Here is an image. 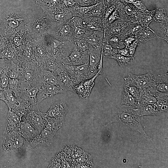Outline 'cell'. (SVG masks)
Instances as JSON below:
<instances>
[{"instance_id": "obj_1", "label": "cell", "mask_w": 168, "mask_h": 168, "mask_svg": "<svg viewBox=\"0 0 168 168\" xmlns=\"http://www.w3.org/2000/svg\"><path fill=\"white\" fill-rule=\"evenodd\" d=\"M140 108L121 105L111 120L105 126H107L114 122L120 123L128 127L133 130L140 133L146 140H152V138L147 135L142 128L140 119Z\"/></svg>"}, {"instance_id": "obj_2", "label": "cell", "mask_w": 168, "mask_h": 168, "mask_svg": "<svg viewBox=\"0 0 168 168\" xmlns=\"http://www.w3.org/2000/svg\"><path fill=\"white\" fill-rule=\"evenodd\" d=\"M12 11L5 12L0 16V30L5 37L29 29L30 21Z\"/></svg>"}, {"instance_id": "obj_3", "label": "cell", "mask_w": 168, "mask_h": 168, "mask_svg": "<svg viewBox=\"0 0 168 168\" xmlns=\"http://www.w3.org/2000/svg\"><path fill=\"white\" fill-rule=\"evenodd\" d=\"M44 40L51 55L62 63L74 46L71 40H59L48 34L44 35Z\"/></svg>"}, {"instance_id": "obj_4", "label": "cell", "mask_w": 168, "mask_h": 168, "mask_svg": "<svg viewBox=\"0 0 168 168\" xmlns=\"http://www.w3.org/2000/svg\"><path fill=\"white\" fill-rule=\"evenodd\" d=\"M52 28L51 22L43 13L30 20L29 29L32 37L36 40L44 38Z\"/></svg>"}, {"instance_id": "obj_5", "label": "cell", "mask_w": 168, "mask_h": 168, "mask_svg": "<svg viewBox=\"0 0 168 168\" xmlns=\"http://www.w3.org/2000/svg\"><path fill=\"white\" fill-rule=\"evenodd\" d=\"M115 5L120 19L128 22H138L142 12L134 6L119 1Z\"/></svg>"}, {"instance_id": "obj_6", "label": "cell", "mask_w": 168, "mask_h": 168, "mask_svg": "<svg viewBox=\"0 0 168 168\" xmlns=\"http://www.w3.org/2000/svg\"><path fill=\"white\" fill-rule=\"evenodd\" d=\"M124 80V85L135 86L142 90L154 85V76L150 73L138 75L130 73Z\"/></svg>"}, {"instance_id": "obj_7", "label": "cell", "mask_w": 168, "mask_h": 168, "mask_svg": "<svg viewBox=\"0 0 168 168\" xmlns=\"http://www.w3.org/2000/svg\"><path fill=\"white\" fill-rule=\"evenodd\" d=\"M27 121L40 133L44 128L46 114L41 112L38 108V104L34 105L28 110L24 116Z\"/></svg>"}, {"instance_id": "obj_8", "label": "cell", "mask_w": 168, "mask_h": 168, "mask_svg": "<svg viewBox=\"0 0 168 168\" xmlns=\"http://www.w3.org/2000/svg\"><path fill=\"white\" fill-rule=\"evenodd\" d=\"M26 143H29L18 132H14L4 136L2 147L6 152H12L19 151L24 148Z\"/></svg>"}, {"instance_id": "obj_9", "label": "cell", "mask_w": 168, "mask_h": 168, "mask_svg": "<svg viewBox=\"0 0 168 168\" xmlns=\"http://www.w3.org/2000/svg\"><path fill=\"white\" fill-rule=\"evenodd\" d=\"M44 14L51 22L53 26L52 29L60 25L67 22L74 17L69 8L61 7L49 13Z\"/></svg>"}, {"instance_id": "obj_10", "label": "cell", "mask_w": 168, "mask_h": 168, "mask_svg": "<svg viewBox=\"0 0 168 168\" xmlns=\"http://www.w3.org/2000/svg\"><path fill=\"white\" fill-rule=\"evenodd\" d=\"M20 93L18 97L30 102L33 105H36V96L41 86L20 81Z\"/></svg>"}, {"instance_id": "obj_11", "label": "cell", "mask_w": 168, "mask_h": 168, "mask_svg": "<svg viewBox=\"0 0 168 168\" xmlns=\"http://www.w3.org/2000/svg\"><path fill=\"white\" fill-rule=\"evenodd\" d=\"M89 57L88 50H80L75 47L69 54L65 58L63 63L68 65L77 66L89 64Z\"/></svg>"}, {"instance_id": "obj_12", "label": "cell", "mask_w": 168, "mask_h": 168, "mask_svg": "<svg viewBox=\"0 0 168 168\" xmlns=\"http://www.w3.org/2000/svg\"><path fill=\"white\" fill-rule=\"evenodd\" d=\"M54 73L58 79L59 87L65 92L68 91L74 92V87L78 83L68 72L64 64Z\"/></svg>"}, {"instance_id": "obj_13", "label": "cell", "mask_w": 168, "mask_h": 168, "mask_svg": "<svg viewBox=\"0 0 168 168\" xmlns=\"http://www.w3.org/2000/svg\"><path fill=\"white\" fill-rule=\"evenodd\" d=\"M57 132L44 128L29 144L32 148L50 146L52 144L54 137Z\"/></svg>"}, {"instance_id": "obj_14", "label": "cell", "mask_w": 168, "mask_h": 168, "mask_svg": "<svg viewBox=\"0 0 168 168\" xmlns=\"http://www.w3.org/2000/svg\"><path fill=\"white\" fill-rule=\"evenodd\" d=\"M65 92V91L59 86L52 84H42L40 87L36 96V104H38L45 99L52 97L57 94Z\"/></svg>"}, {"instance_id": "obj_15", "label": "cell", "mask_w": 168, "mask_h": 168, "mask_svg": "<svg viewBox=\"0 0 168 168\" xmlns=\"http://www.w3.org/2000/svg\"><path fill=\"white\" fill-rule=\"evenodd\" d=\"M69 21L57 26L47 34L59 40L71 41L73 38V29Z\"/></svg>"}, {"instance_id": "obj_16", "label": "cell", "mask_w": 168, "mask_h": 168, "mask_svg": "<svg viewBox=\"0 0 168 168\" xmlns=\"http://www.w3.org/2000/svg\"><path fill=\"white\" fill-rule=\"evenodd\" d=\"M102 72V71H100L92 78L77 84L74 88V92L77 93L81 98L87 99L94 85L95 79Z\"/></svg>"}, {"instance_id": "obj_17", "label": "cell", "mask_w": 168, "mask_h": 168, "mask_svg": "<svg viewBox=\"0 0 168 168\" xmlns=\"http://www.w3.org/2000/svg\"><path fill=\"white\" fill-rule=\"evenodd\" d=\"M44 38L34 40L32 43L35 57L39 65L49 58L53 57L44 42Z\"/></svg>"}, {"instance_id": "obj_18", "label": "cell", "mask_w": 168, "mask_h": 168, "mask_svg": "<svg viewBox=\"0 0 168 168\" xmlns=\"http://www.w3.org/2000/svg\"><path fill=\"white\" fill-rule=\"evenodd\" d=\"M64 65L68 72L78 83L89 79L88 64L77 66Z\"/></svg>"}, {"instance_id": "obj_19", "label": "cell", "mask_w": 168, "mask_h": 168, "mask_svg": "<svg viewBox=\"0 0 168 168\" xmlns=\"http://www.w3.org/2000/svg\"><path fill=\"white\" fill-rule=\"evenodd\" d=\"M18 133L29 143L40 133L27 121L24 116L21 118Z\"/></svg>"}, {"instance_id": "obj_20", "label": "cell", "mask_w": 168, "mask_h": 168, "mask_svg": "<svg viewBox=\"0 0 168 168\" xmlns=\"http://www.w3.org/2000/svg\"><path fill=\"white\" fill-rule=\"evenodd\" d=\"M68 111V106L64 101H56L52 102L46 115L53 118L64 119Z\"/></svg>"}, {"instance_id": "obj_21", "label": "cell", "mask_w": 168, "mask_h": 168, "mask_svg": "<svg viewBox=\"0 0 168 168\" xmlns=\"http://www.w3.org/2000/svg\"><path fill=\"white\" fill-rule=\"evenodd\" d=\"M21 119V118L17 114L9 110L3 133L4 136L13 133L18 132Z\"/></svg>"}, {"instance_id": "obj_22", "label": "cell", "mask_w": 168, "mask_h": 168, "mask_svg": "<svg viewBox=\"0 0 168 168\" xmlns=\"http://www.w3.org/2000/svg\"><path fill=\"white\" fill-rule=\"evenodd\" d=\"M11 63V61L9 60L0 58V89L3 90L8 88Z\"/></svg>"}, {"instance_id": "obj_23", "label": "cell", "mask_w": 168, "mask_h": 168, "mask_svg": "<svg viewBox=\"0 0 168 168\" xmlns=\"http://www.w3.org/2000/svg\"><path fill=\"white\" fill-rule=\"evenodd\" d=\"M84 27L88 30L93 31L98 30L104 31L101 18L95 16H90L83 18Z\"/></svg>"}, {"instance_id": "obj_24", "label": "cell", "mask_w": 168, "mask_h": 168, "mask_svg": "<svg viewBox=\"0 0 168 168\" xmlns=\"http://www.w3.org/2000/svg\"><path fill=\"white\" fill-rule=\"evenodd\" d=\"M41 84H50L58 86V82L56 74L53 72L41 68L39 76Z\"/></svg>"}, {"instance_id": "obj_25", "label": "cell", "mask_w": 168, "mask_h": 168, "mask_svg": "<svg viewBox=\"0 0 168 168\" xmlns=\"http://www.w3.org/2000/svg\"><path fill=\"white\" fill-rule=\"evenodd\" d=\"M61 0H36V3L47 14L57 9L60 6Z\"/></svg>"}, {"instance_id": "obj_26", "label": "cell", "mask_w": 168, "mask_h": 168, "mask_svg": "<svg viewBox=\"0 0 168 168\" xmlns=\"http://www.w3.org/2000/svg\"><path fill=\"white\" fill-rule=\"evenodd\" d=\"M128 21L121 19L116 20L104 30L105 33L118 35L121 37Z\"/></svg>"}, {"instance_id": "obj_27", "label": "cell", "mask_w": 168, "mask_h": 168, "mask_svg": "<svg viewBox=\"0 0 168 168\" xmlns=\"http://www.w3.org/2000/svg\"><path fill=\"white\" fill-rule=\"evenodd\" d=\"M88 47L103 46L104 39V31L95 30L85 38Z\"/></svg>"}, {"instance_id": "obj_28", "label": "cell", "mask_w": 168, "mask_h": 168, "mask_svg": "<svg viewBox=\"0 0 168 168\" xmlns=\"http://www.w3.org/2000/svg\"><path fill=\"white\" fill-rule=\"evenodd\" d=\"M136 37L140 45L152 39H161L160 36L149 27H143Z\"/></svg>"}, {"instance_id": "obj_29", "label": "cell", "mask_w": 168, "mask_h": 168, "mask_svg": "<svg viewBox=\"0 0 168 168\" xmlns=\"http://www.w3.org/2000/svg\"><path fill=\"white\" fill-rule=\"evenodd\" d=\"M154 86L156 92L168 93V73L154 76Z\"/></svg>"}, {"instance_id": "obj_30", "label": "cell", "mask_w": 168, "mask_h": 168, "mask_svg": "<svg viewBox=\"0 0 168 168\" xmlns=\"http://www.w3.org/2000/svg\"><path fill=\"white\" fill-rule=\"evenodd\" d=\"M143 28V27L138 22H128L121 37L123 39L124 37L126 36L136 37Z\"/></svg>"}, {"instance_id": "obj_31", "label": "cell", "mask_w": 168, "mask_h": 168, "mask_svg": "<svg viewBox=\"0 0 168 168\" xmlns=\"http://www.w3.org/2000/svg\"><path fill=\"white\" fill-rule=\"evenodd\" d=\"M121 105L133 108L140 109L139 99L134 97L124 89L122 93V100Z\"/></svg>"}, {"instance_id": "obj_32", "label": "cell", "mask_w": 168, "mask_h": 168, "mask_svg": "<svg viewBox=\"0 0 168 168\" xmlns=\"http://www.w3.org/2000/svg\"><path fill=\"white\" fill-rule=\"evenodd\" d=\"M64 121V119L51 117L46 114L44 128L50 130L58 131L63 126Z\"/></svg>"}, {"instance_id": "obj_33", "label": "cell", "mask_w": 168, "mask_h": 168, "mask_svg": "<svg viewBox=\"0 0 168 168\" xmlns=\"http://www.w3.org/2000/svg\"><path fill=\"white\" fill-rule=\"evenodd\" d=\"M104 43L108 44L117 49H119L123 44V39L120 36L104 32Z\"/></svg>"}, {"instance_id": "obj_34", "label": "cell", "mask_w": 168, "mask_h": 168, "mask_svg": "<svg viewBox=\"0 0 168 168\" xmlns=\"http://www.w3.org/2000/svg\"><path fill=\"white\" fill-rule=\"evenodd\" d=\"M151 11L153 21L160 23L168 22L167 13L164 8H158Z\"/></svg>"}, {"instance_id": "obj_35", "label": "cell", "mask_w": 168, "mask_h": 168, "mask_svg": "<svg viewBox=\"0 0 168 168\" xmlns=\"http://www.w3.org/2000/svg\"><path fill=\"white\" fill-rule=\"evenodd\" d=\"M106 7L102 0L95 4L91 10L86 14V17L90 16H95L101 18Z\"/></svg>"}, {"instance_id": "obj_36", "label": "cell", "mask_w": 168, "mask_h": 168, "mask_svg": "<svg viewBox=\"0 0 168 168\" xmlns=\"http://www.w3.org/2000/svg\"><path fill=\"white\" fill-rule=\"evenodd\" d=\"M141 113L140 116L148 115H156L160 113L155 105L144 104L140 105Z\"/></svg>"}, {"instance_id": "obj_37", "label": "cell", "mask_w": 168, "mask_h": 168, "mask_svg": "<svg viewBox=\"0 0 168 168\" xmlns=\"http://www.w3.org/2000/svg\"><path fill=\"white\" fill-rule=\"evenodd\" d=\"M156 101L157 99L154 96L142 90L139 99V106L144 104L155 105Z\"/></svg>"}, {"instance_id": "obj_38", "label": "cell", "mask_w": 168, "mask_h": 168, "mask_svg": "<svg viewBox=\"0 0 168 168\" xmlns=\"http://www.w3.org/2000/svg\"><path fill=\"white\" fill-rule=\"evenodd\" d=\"M153 21L152 18V11L148 10L142 12L140 15L138 21L143 27H149V25Z\"/></svg>"}, {"instance_id": "obj_39", "label": "cell", "mask_w": 168, "mask_h": 168, "mask_svg": "<svg viewBox=\"0 0 168 168\" xmlns=\"http://www.w3.org/2000/svg\"><path fill=\"white\" fill-rule=\"evenodd\" d=\"M115 60L120 66H124L132 63L134 60V55L124 56L118 53L113 58Z\"/></svg>"}, {"instance_id": "obj_40", "label": "cell", "mask_w": 168, "mask_h": 168, "mask_svg": "<svg viewBox=\"0 0 168 168\" xmlns=\"http://www.w3.org/2000/svg\"><path fill=\"white\" fill-rule=\"evenodd\" d=\"M118 50L108 44L103 43L102 47L103 56L105 58H113L118 53Z\"/></svg>"}, {"instance_id": "obj_41", "label": "cell", "mask_w": 168, "mask_h": 168, "mask_svg": "<svg viewBox=\"0 0 168 168\" xmlns=\"http://www.w3.org/2000/svg\"><path fill=\"white\" fill-rule=\"evenodd\" d=\"M20 84V81L19 79L9 78L8 88L14 93L16 97H18L19 94Z\"/></svg>"}, {"instance_id": "obj_42", "label": "cell", "mask_w": 168, "mask_h": 168, "mask_svg": "<svg viewBox=\"0 0 168 168\" xmlns=\"http://www.w3.org/2000/svg\"><path fill=\"white\" fill-rule=\"evenodd\" d=\"M118 1L132 4L142 12L147 10L142 0H119Z\"/></svg>"}, {"instance_id": "obj_43", "label": "cell", "mask_w": 168, "mask_h": 168, "mask_svg": "<svg viewBox=\"0 0 168 168\" xmlns=\"http://www.w3.org/2000/svg\"><path fill=\"white\" fill-rule=\"evenodd\" d=\"M124 89L134 97L139 99L142 91V90L136 86L125 85H124Z\"/></svg>"}, {"instance_id": "obj_44", "label": "cell", "mask_w": 168, "mask_h": 168, "mask_svg": "<svg viewBox=\"0 0 168 168\" xmlns=\"http://www.w3.org/2000/svg\"><path fill=\"white\" fill-rule=\"evenodd\" d=\"M72 41L77 49L83 51L88 50V45L85 38H79L72 40Z\"/></svg>"}, {"instance_id": "obj_45", "label": "cell", "mask_w": 168, "mask_h": 168, "mask_svg": "<svg viewBox=\"0 0 168 168\" xmlns=\"http://www.w3.org/2000/svg\"><path fill=\"white\" fill-rule=\"evenodd\" d=\"M159 33L161 39L168 42V22L160 23Z\"/></svg>"}, {"instance_id": "obj_46", "label": "cell", "mask_w": 168, "mask_h": 168, "mask_svg": "<svg viewBox=\"0 0 168 168\" xmlns=\"http://www.w3.org/2000/svg\"><path fill=\"white\" fill-rule=\"evenodd\" d=\"M118 19H120V18L118 11L115 8L107 19L104 30L110 26L114 21Z\"/></svg>"}, {"instance_id": "obj_47", "label": "cell", "mask_w": 168, "mask_h": 168, "mask_svg": "<svg viewBox=\"0 0 168 168\" xmlns=\"http://www.w3.org/2000/svg\"><path fill=\"white\" fill-rule=\"evenodd\" d=\"M115 8L116 6L115 5H112L106 7L105 12L101 18L104 30L107 19Z\"/></svg>"}, {"instance_id": "obj_48", "label": "cell", "mask_w": 168, "mask_h": 168, "mask_svg": "<svg viewBox=\"0 0 168 168\" xmlns=\"http://www.w3.org/2000/svg\"><path fill=\"white\" fill-rule=\"evenodd\" d=\"M168 101L157 100L155 105L160 113L168 112Z\"/></svg>"}, {"instance_id": "obj_49", "label": "cell", "mask_w": 168, "mask_h": 168, "mask_svg": "<svg viewBox=\"0 0 168 168\" xmlns=\"http://www.w3.org/2000/svg\"><path fill=\"white\" fill-rule=\"evenodd\" d=\"M77 3L74 0H61L60 5L66 8H70L75 5Z\"/></svg>"}, {"instance_id": "obj_50", "label": "cell", "mask_w": 168, "mask_h": 168, "mask_svg": "<svg viewBox=\"0 0 168 168\" xmlns=\"http://www.w3.org/2000/svg\"><path fill=\"white\" fill-rule=\"evenodd\" d=\"M102 0H82L78 4L82 6H88L95 5Z\"/></svg>"}, {"instance_id": "obj_51", "label": "cell", "mask_w": 168, "mask_h": 168, "mask_svg": "<svg viewBox=\"0 0 168 168\" xmlns=\"http://www.w3.org/2000/svg\"><path fill=\"white\" fill-rule=\"evenodd\" d=\"M140 45L136 39V40L133 42L127 47L129 50L130 54L134 55L136 48L137 46H139Z\"/></svg>"}, {"instance_id": "obj_52", "label": "cell", "mask_w": 168, "mask_h": 168, "mask_svg": "<svg viewBox=\"0 0 168 168\" xmlns=\"http://www.w3.org/2000/svg\"><path fill=\"white\" fill-rule=\"evenodd\" d=\"M136 37L133 36H125L123 39V44L127 47L136 40Z\"/></svg>"}, {"instance_id": "obj_53", "label": "cell", "mask_w": 168, "mask_h": 168, "mask_svg": "<svg viewBox=\"0 0 168 168\" xmlns=\"http://www.w3.org/2000/svg\"><path fill=\"white\" fill-rule=\"evenodd\" d=\"M118 53L123 56H126L130 55L128 48L126 47H125V48L122 49H118Z\"/></svg>"}, {"instance_id": "obj_54", "label": "cell", "mask_w": 168, "mask_h": 168, "mask_svg": "<svg viewBox=\"0 0 168 168\" xmlns=\"http://www.w3.org/2000/svg\"><path fill=\"white\" fill-rule=\"evenodd\" d=\"M119 0H102L105 6L107 7L115 5Z\"/></svg>"}, {"instance_id": "obj_55", "label": "cell", "mask_w": 168, "mask_h": 168, "mask_svg": "<svg viewBox=\"0 0 168 168\" xmlns=\"http://www.w3.org/2000/svg\"><path fill=\"white\" fill-rule=\"evenodd\" d=\"M5 41V37L0 30V51L2 49Z\"/></svg>"}, {"instance_id": "obj_56", "label": "cell", "mask_w": 168, "mask_h": 168, "mask_svg": "<svg viewBox=\"0 0 168 168\" xmlns=\"http://www.w3.org/2000/svg\"><path fill=\"white\" fill-rule=\"evenodd\" d=\"M5 96V91L0 89V100L4 101Z\"/></svg>"}]
</instances>
